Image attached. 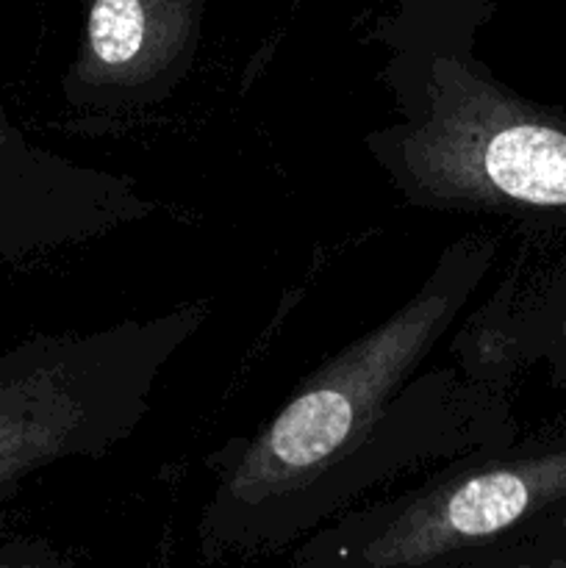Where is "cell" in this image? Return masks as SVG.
<instances>
[{
    "label": "cell",
    "mask_w": 566,
    "mask_h": 568,
    "mask_svg": "<svg viewBox=\"0 0 566 568\" xmlns=\"http://www.w3.org/2000/svg\"><path fill=\"white\" fill-rule=\"evenodd\" d=\"M514 372L511 361L492 353L477 336L469 369L436 366L411 377L361 436L250 527L236 558H259L292 547L366 491L397 480L405 471L516 444L508 397Z\"/></svg>",
    "instance_id": "cell-5"
},
{
    "label": "cell",
    "mask_w": 566,
    "mask_h": 568,
    "mask_svg": "<svg viewBox=\"0 0 566 568\" xmlns=\"http://www.w3.org/2000/svg\"><path fill=\"white\" fill-rule=\"evenodd\" d=\"M497 342V347L519 366L516 353L533 338H542L547 333L566 331V266L555 272L553 277L542 283L536 294L525 303H514V308L505 314L494 327H488Z\"/></svg>",
    "instance_id": "cell-7"
},
{
    "label": "cell",
    "mask_w": 566,
    "mask_h": 568,
    "mask_svg": "<svg viewBox=\"0 0 566 568\" xmlns=\"http://www.w3.org/2000/svg\"><path fill=\"white\" fill-rule=\"evenodd\" d=\"M397 89L403 116L372 133L370 153L411 203L566 227V114L442 50Z\"/></svg>",
    "instance_id": "cell-2"
},
{
    "label": "cell",
    "mask_w": 566,
    "mask_h": 568,
    "mask_svg": "<svg viewBox=\"0 0 566 568\" xmlns=\"http://www.w3.org/2000/svg\"><path fill=\"white\" fill-rule=\"evenodd\" d=\"M566 530V427L449 460L420 486L305 536L294 566H511Z\"/></svg>",
    "instance_id": "cell-3"
},
{
    "label": "cell",
    "mask_w": 566,
    "mask_h": 568,
    "mask_svg": "<svg viewBox=\"0 0 566 568\" xmlns=\"http://www.w3.org/2000/svg\"><path fill=\"white\" fill-rule=\"evenodd\" d=\"M514 566H549V568H566V530L555 532L547 541L536 544V547L525 549Z\"/></svg>",
    "instance_id": "cell-9"
},
{
    "label": "cell",
    "mask_w": 566,
    "mask_h": 568,
    "mask_svg": "<svg viewBox=\"0 0 566 568\" xmlns=\"http://www.w3.org/2000/svg\"><path fill=\"white\" fill-rule=\"evenodd\" d=\"M497 247L492 233L449 244L408 303L333 355L253 438L220 460V480L198 527L205 560L236 558L242 538L277 499L394 403L483 286Z\"/></svg>",
    "instance_id": "cell-1"
},
{
    "label": "cell",
    "mask_w": 566,
    "mask_h": 568,
    "mask_svg": "<svg viewBox=\"0 0 566 568\" xmlns=\"http://www.w3.org/2000/svg\"><path fill=\"white\" fill-rule=\"evenodd\" d=\"M519 364H530V361H547L549 369H553L555 383L566 392V331L547 333L542 338H533L530 344L516 353Z\"/></svg>",
    "instance_id": "cell-8"
},
{
    "label": "cell",
    "mask_w": 566,
    "mask_h": 568,
    "mask_svg": "<svg viewBox=\"0 0 566 568\" xmlns=\"http://www.w3.org/2000/svg\"><path fill=\"white\" fill-rule=\"evenodd\" d=\"M148 211L120 178L28 144L0 105V266Z\"/></svg>",
    "instance_id": "cell-6"
},
{
    "label": "cell",
    "mask_w": 566,
    "mask_h": 568,
    "mask_svg": "<svg viewBox=\"0 0 566 568\" xmlns=\"http://www.w3.org/2000/svg\"><path fill=\"white\" fill-rule=\"evenodd\" d=\"M189 305L87 336H37L0 355V503L31 471L103 458L150 414L166 361L203 325Z\"/></svg>",
    "instance_id": "cell-4"
}]
</instances>
